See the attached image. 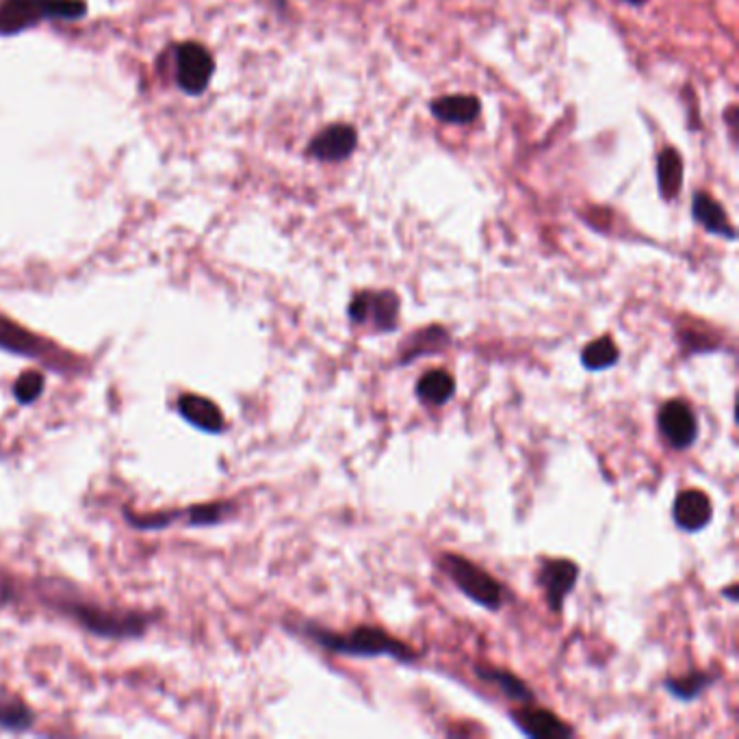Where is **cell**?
<instances>
[{
	"mask_svg": "<svg viewBox=\"0 0 739 739\" xmlns=\"http://www.w3.org/2000/svg\"><path fill=\"white\" fill-rule=\"evenodd\" d=\"M677 339H679V345L688 354H712V352L721 349L718 336H712L703 321L679 323L677 326Z\"/></svg>",
	"mask_w": 739,
	"mask_h": 739,
	"instance_id": "obj_23",
	"label": "cell"
},
{
	"mask_svg": "<svg viewBox=\"0 0 739 739\" xmlns=\"http://www.w3.org/2000/svg\"><path fill=\"white\" fill-rule=\"evenodd\" d=\"M178 415L200 432L221 434L226 430V419L219 406L202 395H180Z\"/></svg>",
	"mask_w": 739,
	"mask_h": 739,
	"instance_id": "obj_15",
	"label": "cell"
},
{
	"mask_svg": "<svg viewBox=\"0 0 739 739\" xmlns=\"http://www.w3.org/2000/svg\"><path fill=\"white\" fill-rule=\"evenodd\" d=\"M725 117H727V124H729V128H731V137L736 139V128H738V104H731Z\"/></svg>",
	"mask_w": 739,
	"mask_h": 739,
	"instance_id": "obj_26",
	"label": "cell"
},
{
	"mask_svg": "<svg viewBox=\"0 0 739 739\" xmlns=\"http://www.w3.org/2000/svg\"><path fill=\"white\" fill-rule=\"evenodd\" d=\"M85 13V0H2L0 35L11 37L46 20H78Z\"/></svg>",
	"mask_w": 739,
	"mask_h": 739,
	"instance_id": "obj_4",
	"label": "cell"
},
{
	"mask_svg": "<svg viewBox=\"0 0 739 739\" xmlns=\"http://www.w3.org/2000/svg\"><path fill=\"white\" fill-rule=\"evenodd\" d=\"M582 365L586 371L590 373H599V371H608L612 367L619 365L621 360V349L619 345L614 343L612 336H599L595 339L593 343H588L584 349H582Z\"/></svg>",
	"mask_w": 739,
	"mask_h": 739,
	"instance_id": "obj_21",
	"label": "cell"
},
{
	"mask_svg": "<svg viewBox=\"0 0 739 739\" xmlns=\"http://www.w3.org/2000/svg\"><path fill=\"white\" fill-rule=\"evenodd\" d=\"M675 525L686 534L703 532L714 519V504L708 493L690 488L681 490L673 506Z\"/></svg>",
	"mask_w": 739,
	"mask_h": 739,
	"instance_id": "obj_11",
	"label": "cell"
},
{
	"mask_svg": "<svg viewBox=\"0 0 739 739\" xmlns=\"http://www.w3.org/2000/svg\"><path fill=\"white\" fill-rule=\"evenodd\" d=\"M295 636L317 645L319 649L332 653V655H343V658H358V660H375V658H388L395 662H415L419 658V653L393 638L388 632L380 629V627H371V625H362L356 627L347 634H336L330 632L317 623L310 621H302L300 625H291L289 627Z\"/></svg>",
	"mask_w": 739,
	"mask_h": 739,
	"instance_id": "obj_1",
	"label": "cell"
},
{
	"mask_svg": "<svg viewBox=\"0 0 739 739\" xmlns=\"http://www.w3.org/2000/svg\"><path fill=\"white\" fill-rule=\"evenodd\" d=\"M402 300L395 291H358L349 306L347 317L354 326H371L375 334H391L399 328Z\"/></svg>",
	"mask_w": 739,
	"mask_h": 739,
	"instance_id": "obj_5",
	"label": "cell"
},
{
	"mask_svg": "<svg viewBox=\"0 0 739 739\" xmlns=\"http://www.w3.org/2000/svg\"><path fill=\"white\" fill-rule=\"evenodd\" d=\"M35 723V714L17 699L0 701V729L4 731H28Z\"/></svg>",
	"mask_w": 739,
	"mask_h": 739,
	"instance_id": "obj_24",
	"label": "cell"
},
{
	"mask_svg": "<svg viewBox=\"0 0 739 739\" xmlns=\"http://www.w3.org/2000/svg\"><path fill=\"white\" fill-rule=\"evenodd\" d=\"M718 681V673L708 671H692L684 677H668L664 681V690L681 703L697 701L703 692H708Z\"/></svg>",
	"mask_w": 739,
	"mask_h": 739,
	"instance_id": "obj_20",
	"label": "cell"
},
{
	"mask_svg": "<svg viewBox=\"0 0 739 739\" xmlns=\"http://www.w3.org/2000/svg\"><path fill=\"white\" fill-rule=\"evenodd\" d=\"M358 150V130L352 124H330L321 128L308 143L306 154L319 163L347 161Z\"/></svg>",
	"mask_w": 739,
	"mask_h": 739,
	"instance_id": "obj_10",
	"label": "cell"
},
{
	"mask_svg": "<svg viewBox=\"0 0 739 739\" xmlns=\"http://www.w3.org/2000/svg\"><path fill=\"white\" fill-rule=\"evenodd\" d=\"M456 380L445 369H430L417 382V399L430 408H443L456 397Z\"/></svg>",
	"mask_w": 739,
	"mask_h": 739,
	"instance_id": "obj_18",
	"label": "cell"
},
{
	"mask_svg": "<svg viewBox=\"0 0 739 739\" xmlns=\"http://www.w3.org/2000/svg\"><path fill=\"white\" fill-rule=\"evenodd\" d=\"M658 428L666 445L675 451L690 449L701 434L699 417L695 408L684 399H671L660 408Z\"/></svg>",
	"mask_w": 739,
	"mask_h": 739,
	"instance_id": "obj_8",
	"label": "cell"
},
{
	"mask_svg": "<svg viewBox=\"0 0 739 739\" xmlns=\"http://www.w3.org/2000/svg\"><path fill=\"white\" fill-rule=\"evenodd\" d=\"M215 74V59L206 46L184 41L176 48V82L189 95H200L208 89Z\"/></svg>",
	"mask_w": 739,
	"mask_h": 739,
	"instance_id": "obj_7",
	"label": "cell"
},
{
	"mask_svg": "<svg viewBox=\"0 0 739 739\" xmlns=\"http://www.w3.org/2000/svg\"><path fill=\"white\" fill-rule=\"evenodd\" d=\"M0 349L13 356H26V358L39 360L46 367L59 369V371H67L72 365V356L61 352L48 339L33 334L30 330L22 328L20 323L11 321L4 315H0Z\"/></svg>",
	"mask_w": 739,
	"mask_h": 739,
	"instance_id": "obj_6",
	"label": "cell"
},
{
	"mask_svg": "<svg viewBox=\"0 0 739 739\" xmlns=\"http://www.w3.org/2000/svg\"><path fill=\"white\" fill-rule=\"evenodd\" d=\"M52 603L69 616L76 625H80L87 634L109 640H137L141 638L150 625L156 621L154 614L132 612V610H106L91 603H80L76 599H56Z\"/></svg>",
	"mask_w": 739,
	"mask_h": 739,
	"instance_id": "obj_2",
	"label": "cell"
},
{
	"mask_svg": "<svg viewBox=\"0 0 739 739\" xmlns=\"http://www.w3.org/2000/svg\"><path fill=\"white\" fill-rule=\"evenodd\" d=\"M692 217L695 221L710 234L727 239V241H738V230L734 221L729 219L725 206L712 198L708 191H697L692 200Z\"/></svg>",
	"mask_w": 739,
	"mask_h": 739,
	"instance_id": "obj_13",
	"label": "cell"
},
{
	"mask_svg": "<svg viewBox=\"0 0 739 739\" xmlns=\"http://www.w3.org/2000/svg\"><path fill=\"white\" fill-rule=\"evenodd\" d=\"M43 388H46L43 373L37 369H28L13 382V397L17 404L30 406L41 397Z\"/></svg>",
	"mask_w": 739,
	"mask_h": 739,
	"instance_id": "obj_25",
	"label": "cell"
},
{
	"mask_svg": "<svg viewBox=\"0 0 739 739\" xmlns=\"http://www.w3.org/2000/svg\"><path fill=\"white\" fill-rule=\"evenodd\" d=\"M723 595H725V597H729V601H731V603H738V601H739L738 588H736V584H734V586H731V588H729V590H725V593H723Z\"/></svg>",
	"mask_w": 739,
	"mask_h": 739,
	"instance_id": "obj_27",
	"label": "cell"
},
{
	"mask_svg": "<svg viewBox=\"0 0 739 739\" xmlns=\"http://www.w3.org/2000/svg\"><path fill=\"white\" fill-rule=\"evenodd\" d=\"M512 723L532 739H553V738H573L575 729L571 725H566L564 721H560L553 712L549 710H540L532 705H523V710H517L514 714H510Z\"/></svg>",
	"mask_w": 739,
	"mask_h": 739,
	"instance_id": "obj_12",
	"label": "cell"
},
{
	"mask_svg": "<svg viewBox=\"0 0 739 739\" xmlns=\"http://www.w3.org/2000/svg\"><path fill=\"white\" fill-rule=\"evenodd\" d=\"M438 569L467 599L488 612H501L510 603V593L499 579L458 553H443L438 558Z\"/></svg>",
	"mask_w": 739,
	"mask_h": 739,
	"instance_id": "obj_3",
	"label": "cell"
},
{
	"mask_svg": "<svg viewBox=\"0 0 739 739\" xmlns=\"http://www.w3.org/2000/svg\"><path fill=\"white\" fill-rule=\"evenodd\" d=\"M579 575H582V569L573 560H564V558L543 560L540 571H538V586L543 588L547 608L553 614H560L564 610L566 599L571 597V593L575 590L579 582Z\"/></svg>",
	"mask_w": 739,
	"mask_h": 739,
	"instance_id": "obj_9",
	"label": "cell"
},
{
	"mask_svg": "<svg viewBox=\"0 0 739 739\" xmlns=\"http://www.w3.org/2000/svg\"><path fill=\"white\" fill-rule=\"evenodd\" d=\"M475 677L482 679L488 686H495L510 703H519V705H532L536 701L534 690L514 673L504 671V668H493V666H475Z\"/></svg>",
	"mask_w": 739,
	"mask_h": 739,
	"instance_id": "obj_17",
	"label": "cell"
},
{
	"mask_svg": "<svg viewBox=\"0 0 739 739\" xmlns=\"http://www.w3.org/2000/svg\"><path fill=\"white\" fill-rule=\"evenodd\" d=\"M178 514L187 527H213V525L228 521L234 514V506L228 501H213V504L189 506L184 510H178Z\"/></svg>",
	"mask_w": 739,
	"mask_h": 739,
	"instance_id": "obj_22",
	"label": "cell"
},
{
	"mask_svg": "<svg viewBox=\"0 0 739 739\" xmlns=\"http://www.w3.org/2000/svg\"><path fill=\"white\" fill-rule=\"evenodd\" d=\"M625 2H629V4H634V7H645L649 0H625Z\"/></svg>",
	"mask_w": 739,
	"mask_h": 739,
	"instance_id": "obj_28",
	"label": "cell"
},
{
	"mask_svg": "<svg viewBox=\"0 0 739 739\" xmlns=\"http://www.w3.org/2000/svg\"><path fill=\"white\" fill-rule=\"evenodd\" d=\"M451 345V334L449 330H445L443 326H428V328H421L417 330L415 334H410L402 349H399V360H397V367H408L425 356H432V354H441L443 349H447Z\"/></svg>",
	"mask_w": 739,
	"mask_h": 739,
	"instance_id": "obj_14",
	"label": "cell"
},
{
	"mask_svg": "<svg viewBox=\"0 0 739 739\" xmlns=\"http://www.w3.org/2000/svg\"><path fill=\"white\" fill-rule=\"evenodd\" d=\"M430 113L443 122V124H454V126H467L473 124L480 117L482 102L477 95L471 93H451V95H441L432 100Z\"/></svg>",
	"mask_w": 739,
	"mask_h": 739,
	"instance_id": "obj_16",
	"label": "cell"
},
{
	"mask_svg": "<svg viewBox=\"0 0 739 739\" xmlns=\"http://www.w3.org/2000/svg\"><path fill=\"white\" fill-rule=\"evenodd\" d=\"M684 156L675 145H666L658 156V187L660 195L666 202H673L679 198L684 189Z\"/></svg>",
	"mask_w": 739,
	"mask_h": 739,
	"instance_id": "obj_19",
	"label": "cell"
}]
</instances>
